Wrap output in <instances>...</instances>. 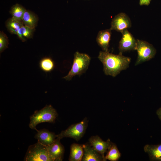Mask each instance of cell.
<instances>
[{"label":"cell","instance_id":"obj_17","mask_svg":"<svg viewBox=\"0 0 161 161\" xmlns=\"http://www.w3.org/2000/svg\"><path fill=\"white\" fill-rule=\"evenodd\" d=\"M39 66L41 69L45 72H49L55 68V63L52 59L49 57L42 58L39 62Z\"/></svg>","mask_w":161,"mask_h":161},{"label":"cell","instance_id":"obj_11","mask_svg":"<svg viewBox=\"0 0 161 161\" xmlns=\"http://www.w3.org/2000/svg\"><path fill=\"white\" fill-rule=\"evenodd\" d=\"M37 132L34 137L38 141L47 146L53 143L57 138V135L48 130L44 129L37 130Z\"/></svg>","mask_w":161,"mask_h":161},{"label":"cell","instance_id":"obj_6","mask_svg":"<svg viewBox=\"0 0 161 161\" xmlns=\"http://www.w3.org/2000/svg\"><path fill=\"white\" fill-rule=\"evenodd\" d=\"M136 50L138 56L135 66L151 60L154 57L156 53V49L152 45L139 39H137Z\"/></svg>","mask_w":161,"mask_h":161},{"label":"cell","instance_id":"obj_4","mask_svg":"<svg viewBox=\"0 0 161 161\" xmlns=\"http://www.w3.org/2000/svg\"><path fill=\"white\" fill-rule=\"evenodd\" d=\"M25 161H52L47 147L38 141L30 145L25 155Z\"/></svg>","mask_w":161,"mask_h":161},{"label":"cell","instance_id":"obj_21","mask_svg":"<svg viewBox=\"0 0 161 161\" xmlns=\"http://www.w3.org/2000/svg\"><path fill=\"white\" fill-rule=\"evenodd\" d=\"M26 10L21 5L16 4L11 7L10 13L12 18L18 20L22 21Z\"/></svg>","mask_w":161,"mask_h":161},{"label":"cell","instance_id":"obj_12","mask_svg":"<svg viewBox=\"0 0 161 161\" xmlns=\"http://www.w3.org/2000/svg\"><path fill=\"white\" fill-rule=\"evenodd\" d=\"M83 155L82 161H103L102 155L89 143L83 144Z\"/></svg>","mask_w":161,"mask_h":161},{"label":"cell","instance_id":"obj_3","mask_svg":"<svg viewBox=\"0 0 161 161\" xmlns=\"http://www.w3.org/2000/svg\"><path fill=\"white\" fill-rule=\"evenodd\" d=\"M90 59L88 55L76 52L74 54L71 68L67 75L63 78L66 80H70L75 76L80 75L84 73L88 69Z\"/></svg>","mask_w":161,"mask_h":161},{"label":"cell","instance_id":"obj_18","mask_svg":"<svg viewBox=\"0 0 161 161\" xmlns=\"http://www.w3.org/2000/svg\"><path fill=\"white\" fill-rule=\"evenodd\" d=\"M24 25L22 21H18L12 17L7 21L6 27L12 34L17 35L19 29Z\"/></svg>","mask_w":161,"mask_h":161},{"label":"cell","instance_id":"obj_20","mask_svg":"<svg viewBox=\"0 0 161 161\" xmlns=\"http://www.w3.org/2000/svg\"><path fill=\"white\" fill-rule=\"evenodd\" d=\"M35 29L31 28L24 25L18 31L17 35L23 42L25 41L27 38H31Z\"/></svg>","mask_w":161,"mask_h":161},{"label":"cell","instance_id":"obj_24","mask_svg":"<svg viewBox=\"0 0 161 161\" xmlns=\"http://www.w3.org/2000/svg\"><path fill=\"white\" fill-rule=\"evenodd\" d=\"M156 113L159 119L161 121V107L159 108L157 110Z\"/></svg>","mask_w":161,"mask_h":161},{"label":"cell","instance_id":"obj_19","mask_svg":"<svg viewBox=\"0 0 161 161\" xmlns=\"http://www.w3.org/2000/svg\"><path fill=\"white\" fill-rule=\"evenodd\" d=\"M121 156V154L116 145L112 143L105 157L106 160H108L111 161H117L119 159Z\"/></svg>","mask_w":161,"mask_h":161},{"label":"cell","instance_id":"obj_16","mask_svg":"<svg viewBox=\"0 0 161 161\" xmlns=\"http://www.w3.org/2000/svg\"><path fill=\"white\" fill-rule=\"evenodd\" d=\"M22 21L24 25L35 29L37 24L38 18L32 12L26 10Z\"/></svg>","mask_w":161,"mask_h":161},{"label":"cell","instance_id":"obj_23","mask_svg":"<svg viewBox=\"0 0 161 161\" xmlns=\"http://www.w3.org/2000/svg\"><path fill=\"white\" fill-rule=\"evenodd\" d=\"M151 0H140L139 4L140 5H148Z\"/></svg>","mask_w":161,"mask_h":161},{"label":"cell","instance_id":"obj_15","mask_svg":"<svg viewBox=\"0 0 161 161\" xmlns=\"http://www.w3.org/2000/svg\"><path fill=\"white\" fill-rule=\"evenodd\" d=\"M83 155V145L75 143L71 145L69 158V161H82Z\"/></svg>","mask_w":161,"mask_h":161},{"label":"cell","instance_id":"obj_9","mask_svg":"<svg viewBox=\"0 0 161 161\" xmlns=\"http://www.w3.org/2000/svg\"><path fill=\"white\" fill-rule=\"evenodd\" d=\"M89 141L90 145L102 155L103 161H106L105 154L107 152L112 142L109 139L106 141H104L97 135L91 136Z\"/></svg>","mask_w":161,"mask_h":161},{"label":"cell","instance_id":"obj_14","mask_svg":"<svg viewBox=\"0 0 161 161\" xmlns=\"http://www.w3.org/2000/svg\"><path fill=\"white\" fill-rule=\"evenodd\" d=\"M151 161H161V143L157 145L147 144L144 147Z\"/></svg>","mask_w":161,"mask_h":161},{"label":"cell","instance_id":"obj_10","mask_svg":"<svg viewBox=\"0 0 161 161\" xmlns=\"http://www.w3.org/2000/svg\"><path fill=\"white\" fill-rule=\"evenodd\" d=\"M60 140L57 137L53 143L47 146L52 161H61L63 160L65 149L60 142Z\"/></svg>","mask_w":161,"mask_h":161},{"label":"cell","instance_id":"obj_7","mask_svg":"<svg viewBox=\"0 0 161 161\" xmlns=\"http://www.w3.org/2000/svg\"><path fill=\"white\" fill-rule=\"evenodd\" d=\"M122 36L119 43V53L122 54L123 52L128 51L135 50L137 46V40L126 29L121 33Z\"/></svg>","mask_w":161,"mask_h":161},{"label":"cell","instance_id":"obj_5","mask_svg":"<svg viewBox=\"0 0 161 161\" xmlns=\"http://www.w3.org/2000/svg\"><path fill=\"white\" fill-rule=\"evenodd\" d=\"M88 123V119L85 117L80 122L72 124L65 130L62 131L57 135V137L60 139L64 137H70L78 141L85 134Z\"/></svg>","mask_w":161,"mask_h":161},{"label":"cell","instance_id":"obj_22","mask_svg":"<svg viewBox=\"0 0 161 161\" xmlns=\"http://www.w3.org/2000/svg\"><path fill=\"white\" fill-rule=\"evenodd\" d=\"M8 39L6 35L2 32H0V52L1 53L8 47Z\"/></svg>","mask_w":161,"mask_h":161},{"label":"cell","instance_id":"obj_13","mask_svg":"<svg viewBox=\"0 0 161 161\" xmlns=\"http://www.w3.org/2000/svg\"><path fill=\"white\" fill-rule=\"evenodd\" d=\"M111 30L110 29L101 30L97 34L96 41L103 51L108 52L112 34Z\"/></svg>","mask_w":161,"mask_h":161},{"label":"cell","instance_id":"obj_2","mask_svg":"<svg viewBox=\"0 0 161 161\" xmlns=\"http://www.w3.org/2000/svg\"><path fill=\"white\" fill-rule=\"evenodd\" d=\"M58 115L56 110L51 105H46L41 109L35 111L30 116L29 127L37 131L36 127L37 125L44 122L54 123Z\"/></svg>","mask_w":161,"mask_h":161},{"label":"cell","instance_id":"obj_1","mask_svg":"<svg viewBox=\"0 0 161 161\" xmlns=\"http://www.w3.org/2000/svg\"><path fill=\"white\" fill-rule=\"evenodd\" d=\"M98 58L103 64L104 74L114 77L126 69L131 60L130 58L122 54L115 55L104 51L99 52Z\"/></svg>","mask_w":161,"mask_h":161},{"label":"cell","instance_id":"obj_8","mask_svg":"<svg viewBox=\"0 0 161 161\" xmlns=\"http://www.w3.org/2000/svg\"><path fill=\"white\" fill-rule=\"evenodd\" d=\"M131 26L129 17L125 13H121L116 15L112 19L110 29L122 33L124 30L131 27Z\"/></svg>","mask_w":161,"mask_h":161}]
</instances>
